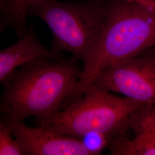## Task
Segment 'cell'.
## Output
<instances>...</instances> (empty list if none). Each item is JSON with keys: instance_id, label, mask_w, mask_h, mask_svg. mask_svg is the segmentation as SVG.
<instances>
[{"instance_id": "obj_1", "label": "cell", "mask_w": 155, "mask_h": 155, "mask_svg": "<svg viewBox=\"0 0 155 155\" xmlns=\"http://www.w3.org/2000/svg\"><path fill=\"white\" fill-rule=\"evenodd\" d=\"M71 57L37 59L18 67L2 83L0 111L8 120L40 121L61 111L76 98L82 67Z\"/></svg>"}, {"instance_id": "obj_12", "label": "cell", "mask_w": 155, "mask_h": 155, "mask_svg": "<svg viewBox=\"0 0 155 155\" xmlns=\"http://www.w3.org/2000/svg\"><path fill=\"white\" fill-rule=\"evenodd\" d=\"M82 140L86 147L90 150L94 155L101 154L102 150L108 146L114 139L110 136L102 133H91L83 137Z\"/></svg>"}, {"instance_id": "obj_5", "label": "cell", "mask_w": 155, "mask_h": 155, "mask_svg": "<svg viewBox=\"0 0 155 155\" xmlns=\"http://www.w3.org/2000/svg\"><path fill=\"white\" fill-rule=\"evenodd\" d=\"M91 85L147 105L155 106V47L109 67Z\"/></svg>"}, {"instance_id": "obj_2", "label": "cell", "mask_w": 155, "mask_h": 155, "mask_svg": "<svg viewBox=\"0 0 155 155\" xmlns=\"http://www.w3.org/2000/svg\"><path fill=\"white\" fill-rule=\"evenodd\" d=\"M105 2L102 32L93 54L83 63L76 98L109 67L155 47V10L133 0Z\"/></svg>"}, {"instance_id": "obj_10", "label": "cell", "mask_w": 155, "mask_h": 155, "mask_svg": "<svg viewBox=\"0 0 155 155\" xmlns=\"http://www.w3.org/2000/svg\"><path fill=\"white\" fill-rule=\"evenodd\" d=\"M22 149L5 120L0 122V155H24Z\"/></svg>"}, {"instance_id": "obj_6", "label": "cell", "mask_w": 155, "mask_h": 155, "mask_svg": "<svg viewBox=\"0 0 155 155\" xmlns=\"http://www.w3.org/2000/svg\"><path fill=\"white\" fill-rule=\"evenodd\" d=\"M26 155H94L81 138L63 135L24 121L4 120Z\"/></svg>"}, {"instance_id": "obj_4", "label": "cell", "mask_w": 155, "mask_h": 155, "mask_svg": "<svg viewBox=\"0 0 155 155\" xmlns=\"http://www.w3.org/2000/svg\"><path fill=\"white\" fill-rule=\"evenodd\" d=\"M106 15L105 0H37L28 10V16L39 17L50 28L52 49L67 52L83 63L99 42Z\"/></svg>"}, {"instance_id": "obj_8", "label": "cell", "mask_w": 155, "mask_h": 155, "mask_svg": "<svg viewBox=\"0 0 155 155\" xmlns=\"http://www.w3.org/2000/svg\"><path fill=\"white\" fill-rule=\"evenodd\" d=\"M37 0H0V32L11 28L18 38L28 28V10Z\"/></svg>"}, {"instance_id": "obj_7", "label": "cell", "mask_w": 155, "mask_h": 155, "mask_svg": "<svg viewBox=\"0 0 155 155\" xmlns=\"http://www.w3.org/2000/svg\"><path fill=\"white\" fill-rule=\"evenodd\" d=\"M62 59V52L49 48L40 42L32 24L17 42L0 51V82L2 83L18 67L29 61Z\"/></svg>"}, {"instance_id": "obj_3", "label": "cell", "mask_w": 155, "mask_h": 155, "mask_svg": "<svg viewBox=\"0 0 155 155\" xmlns=\"http://www.w3.org/2000/svg\"><path fill=\"white\" fill-rule=\"evenodd\" d=\"M147 105L90 85L63 110L40 121V126L63 135L82 138L102 133L127 137L134 116Z\"/></svg>"}, {"instance_id": "obj_13", "label": "cell", "mask_w": 155, "mask_h": 155, "mask_svg": "<svg viewBox=\"0 0 155 155\" xmlns=\"http://www.w3.org/2000/svg\"><path fill=\"white\" fill-rule=\"evenodd\" d=\"M150 9L155 10V0H133Z\"/></svg>"}, {"instance_id": "obj_9", "label": "cell", "mask_w": 155, "mask_h": 155, "mask_svg": "<svg viewBox=\"0 0 155 155\" xmlns=\"http://www.w3.org/2000/svg\"><path fill=\"white\" fill-rule=\"evenodd\" d=\"M132 139L117 138L107 148L113 155H155V134L143 130H134Z\"/></svg>"}, {"instance_id": "obj_11", "label": "cell", "mask_w": 155, "mask_h": 155, "mask_svg": "<svg viewBox=\"0 0 155 155\" xmlns=\"http://www.w3.org/2000/svg\"><path fill=\"white\" fill-rule=\"evenodd\" d=\"M130 129L143 130L155 134V106L147 105L134 117Z\"/></svg>"}]
</instances>
